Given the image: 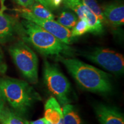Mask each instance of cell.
<instances>
[{"label": "cell", "mask_w": 124, "mask_h": 124, "mask_svg": "<svg viewBox=\"0 0 124 124\" xmlns=\"http://www.w3.org/2000/svg\"><path fill=\"white\" fill-rule=\"evenodd\" d=\"M58 57L69 73L82 88L93 93L108 94L113 85L110 77L104 71L77 59Z\"/></svg>", "instance_id": "obj_1"}, {"label": "cell", "mask_w": 124, "mask_h": 124, "mask_svg": "<svg viewBox=\"0 0 124 124\" xmlns=\"http://www.w3.org/2000/svg\"><path fill=\"white\" fill-rule=\"evenodd\" d=\"M0 90L12 110L23 116L36 101L39 94L27 82L10 78H0Z\"/></svg>", "instance_id": "obj_2"}, {"label": "cell", "mask_w": 124, "mask_h": 124, "mask_svg": "<svg viewBox=\"0 0 124 124\" xmlns=\"http://www.w3.org/2000/svg\"><path fill=\"white\" fill-rule=\"evenodd\" d=\"M24 34L23 39L31 44L40 54L44 55H56L68 54L71 52L67 44L62 43L49 33L32 21L24 20L21 21V27H18Z\"/></svg>", "instance_id": "obj_3"}, {"label": "cell", "mask_w": 124, "mask_h": 124, "mask_svg": "<svg viewBox=\"0 0 124 124\" xmlns=\"http://www.w3.org/2000/svg\"><path fill=\"white\" fill-rule=\"evenodd\" d=\"M9 51L23 75L31 83H36L38 80V58L34 51L23 41L12 45Z\"/></svg>", "instance_id": "obj_4"}, {"label": "cell", "mask_w": 124, "mask_h": 124, "mask_svg": "<svg viewBox=\"0 0 124 124\" xmlns=\"http://www.w3.org/2000/svg\"><path fill=\"white\" fill-rule=\"evenodd\" d=\"M45 84L60 105H64L70 102V83L56 65L45 60L43 68Z\"/></svg>", "instance_id": "obj_5"}, {"label": "cell", "mask_w": 124, "mask_h": 124, "mask_svg": "<svg viewBox=\"0 0 124 124\" xmlns=\"http://www.w3.org/2000/svg\"><path fill=\"white\" fill-rule=\"evenodd\" d=\"M84 56L106 70L116 75H121L124 71L123 55L108 48H96L87 52Z\"/></svg>", "instance_id": "obj_6"}, {"label": "cell", "mask_w": 124, "mask_h": 124, "mask_svg": "<svg viewBox=\"0 0 124 124\" xmlns=\"http://www.w3.org/2000/svg\"><path fill=\"white\" fill-rule=\"evenodd\" d=\"M20 16L24 20H28L43 28L49 33L54 35L62 43L66 44H71V33L69 29L63 27L54 20L42 19L36 17L28 9L23 8L18 10Z\"/></svg>", "instance_id": "obj_7"}, {"label": "cell", "mask_w": 124, "mask_h": 124, "mask_svg": "<svg viewBox=\"0 0 124 124\" xmlns=\"http://www.w3.org/2000/svg\"><path fill=\"white\" fill-rule=\"evenodd\" d=\"M63 4L67 8L71 9L79 19L86 20L89 27L90 33L95 35L103 33V23L82 3L81 0H63Z\"/></svg>", "instance_id": "obj_8"}, {"label": "cell", "mask_w": 124, "mask_h": 124, "mask_svg": "<svg viewBox=\"0 0 124 124\" xmlns=\"http://www.w3.org/2000/svg\"><path fill=\"white\" fill-rule=\"evenodd\" d=\"M94 108L101 124H124L123 114L117 108L98 103L94 107Z\"/></svg>", "instance_id": "obj_9"}, {"label": "cell", "mask_w": 124, "mask_h": 124, "mask_svg": "<svg viewBox=\"0 0 124 124\" xmlns=\"http://www.w3.org/2000/svg\"><path fill=\"white\" fill-rule=\"evenodd\" d=\"M107 24L113 27L123 25L124 23V5L120 2H113L102 8Z\"/></svg>", "instance_id": "obj_10"}, {"label": "cell", "mask_w": 124, "mask_h": 124, "mask_svg": "<svg viewBox=\"0 0 124 124\" xmlns=\"http://www.w3.org/2000/svg\"><path fill=\"white\" fill-rule=\"evenodd\" d=\"M4 11L2 9L0 10V41L2 43L10 39L17 29L15 20Z\"/></svg>", "instance_id": "obj_11"}, {"label": "cell", "mask_w": 124, "mask_h": 124, "mask_svg": "<svg viewBox=\"0 0 124 124\" xmlns=\"http://www.w3.org/2000/svg\"><path fill=\"white\" fill-rule=\"evenodd\" d=\"M44 118L52 124H58L63 120V111L55 98L51 97L46 102Z\"/></svg>", "instance_id": "obj_12"}, {"label": "cell", "mask_w": 124, "mask_h": 124, "mask_svg": "<svg viewBox=\"0 0 124 124\" xmlns=\"http://www.w3.org/2000/svg\"><path fill=\"white\" fill-rule=\"evenodd\" d=\"M1 124H29L27 120L13 110L5 106L0 110Z\"/></svg>", "instance_id": "obj_13"}, {"label": "cell", "mask_w": 124, "mask_h": 124, "mask_svg": "<svg viewBox=\"0 0 124 124\" xmlns=\"http://www.w3.org/2000/svg\"><path fill=\"white\" fill-rule=\"evenodd\" d=\"M64 124H84L73 105L67 103L63 105Z\"/></svg>", "instance_id": "obj_14"}, {"label": "cell", "mask_w": 124, "mask_h": 124, "mask_svg": "<svg viewBox=\"0 0 124 124\" xmlns=\"http://www.w3.org/2000/svg\"><path fill=\"white\" fill-rule=\"evenodd\" d=\"M28 9L33 15L39 18L54 20L55 18V16L51 10L39 2H34L32 7Z\"/></svg>", "instance_id": "obj_15"}, {"label": "cell", "mask_w": 124, "mask_h": 124, "mask_svg": "<svg viewBox=\"0 0 124 124\" xmlns=\"http://www.w3.org/2000/svg\"><path fill=\"white\" fill-rule=\"evenodd\" d=\"M79 18L75 13L64 11L58 17L57 22L68 29H72L78 21Z\"/></svg>", "instance_id": "obj_16"}, {"label": "cell", "mask_w": 124, "mask_h": 124, "mask_svg": "<svg viewBox=\"0 0 124 124\" xmlns=\"http://www.w3.org/2000/svg\"><path fill=\"white\" fill-rule=\"evenodd\" d=\"M81 1L82 3L94 13L101 21L102 23H106L102 8L100 7L96 0H81Z\"/></svg>", "instance_id": "obj_17"}, {"label": "cell", "mask_w": 124, "mask_h": 124, "mask_svg": "<svg viewBox=\"0 0 124 124\" xmlns=\"http://www.w3.org/2000/svg\"><path fill=\"white\" fill-rule=\"evenodd\" d=\"M90 32L87 23L85 20L79 19L71 31V38H74L85 35Z\"/></svg>", "instance_id": "obj_18"}, {"label": "cell", "mask_w": 124, "mask_h": 124, "mask_svg": "<svg viewBox=\"0 0 124 124\" xmlns=\"http://www.w3.org/2000/svg\"><path fill=\"white\" fill-rule=\"evenodd\" d=\"M17 4L24 8L29 9L35 2L34 0H16Z\"/></svg>", "instance_id": "obj_19"}, {"label": "cell", "mask_w": 124, "mask_h": 124, "mask_svg": "<svg viewBox=\"0 0 124 124\" xmlns=\"http://www.w3.org/2000/svg\"><path fill=\"white\" fill-rule=\"evenodd\" d=\"M34 1L43 5L49 10H52L55 9L52 4H51V0H34Z\"/></svg>", "instance_id": "obj_20"}, {"label": "cell", "mask_w": 124, "mask_h": 124, "mask_svg": "<svg viewBox=\"0 0 124 124\" xmlns=\"http://www.w3.org/2000/svg\"><path fill=\"white\" fill-rule=\"evenodd\" d=\"M51 2L52 6L55 9L59 7L63 4V0H51Z\"/></svg>", "instance_id": "obj_21"}, {"label": "cell", "mask_w": 124, "mask_h": 124, "mask_svg": "<svg viewBox=\"0 0 124 124\" xmlns=\"http://www.w3.org/2000/svg\"><path fill=\"white\" fill-rule=\"evenodd\" d=\"M5 106V101L0 90V110Z\"/></svg>", "instance_id": "obj_22"}, {"label": "cell", "mask_w": 124, "mask_h": 124, "mask_svg": "<svg viewBox=\"0 0 124 124\" xmlns=\"http://www.w3.org/2000/svg\"><path fill=\"white\" fill-rule=\"evenodd\" d=\"M29 124H46V119L44 118H40L33 121H31L29 122Z\"/></svg>", "instance_id": "obj_23"}, {"label": "cell", "mask_w": 124, "mask_h": 124, "mask_svg": "<svg viewBox=\"0 0 124 124\" xmlns=\"http://www.w3.org/2000/svg\"><path fill=\"white\" fill-rule=\"evenodd\" d=\"M4 60H3V55L2 52H1V49H0V69L2 70L3 67H4Z\"/></svg>", "instance_id": "obj_24"}, {"label": "cell", "mask_w": 124, "mask_h": 124, "mask_svg": "<svg viewBox=\"0 0 124 124\" xmlns=\"http://www.w3.org/2000/svg\"><path fill=\"white\" fill-rule=\"evenodd\" d=\"M1 6H2V8H1V9H4V10H5V8L4 5V2L5 1V0H1Z\"/></svg>", "instance_id": "obj_25"}]
</instances>
